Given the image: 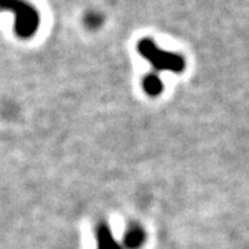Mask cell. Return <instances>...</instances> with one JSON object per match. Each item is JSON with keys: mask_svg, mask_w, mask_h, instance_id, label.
Instances as JSON below:
<instances>
[{"mask_svg": "<svg viewBox=\"0 0 249 249\" xmlns=\"http://www.w3.org/2000/svg\"><path fill=\"white\" fill-rule=\"evenodd\" d=\"M0 10H10L16 14V34L19 37H31L36 34L40 18L34 7L22 0H0Z\"/></svg>", "mask_w": 249, "mask_h": 249, "instance_id": "cell-1", "label": "cell"}, {"mask_svg": "<svg viewBox=\"0 0 249 249\" xmlns=\"http://www.w3.org/2000/svg\"><path fill=\"white\" fill-rule=\"evenodd\" d=\"M98 249H121L119 244L116 242L112 232L106 223H100L96 229Z\"/></svg>", "mask_w": 249, "mask_h": 249, "instance_id": "cell-2", "label": "cell"}, {"mask_svg": "<svg viewBox=\"0 0 249 249\" xmlns=\"http://www.w3.org/2000/svg\"><path fill=\"white\" fill-rule=\"evenodd\" d=\"M144 238H145V235L142 229L137 226H133L124 234V244L129 249H137L142 247Z\"/></svg>", "mask_w": 249, "mask_h": 249, "instance_id": "cell-3", "label": "cell"}, {"mask_svg": "<svg viewBox=\"0 0 249 249\" xmlns=\"http://www.w3.org/2000/svg\"><path fill=\"white\" fill-rule=\"evenodd\" d=\"M144 89L148 94L151 96H157L162 90V85H160V79H157L155 76H150L147 79L144 80Z\"/></svg>", "mask_w": 249, "mask_h": 249, "instance_id": "cell-4", "label": "cell"}]
</instances>
